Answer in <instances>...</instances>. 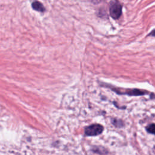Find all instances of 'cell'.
Listing matches in <instances>:
<instances>
[{
	"instance_id": "1",
	"label": "cell",
	"mask_w": 155,
	"mask_h": 155,
	"mask_svg": "<svg viewBox=\"0 0 155 155\" xmlns=\"http://www.w3.org/2000/svg\"><path fill=\"white\" fill-rule=\"evenodd\" d=\"M105 86L107 88H110L115 93L119 95H127L130 96H138L143 95H150L151 93L147 90L139 89V88H123L117 87H114L111 85L106 84Z\"/></svg>"
},
{
	"instance_id": "2",
	"label": "cell",
	"mask_w": 155,
	"mask_h": 155,
	"mask_svg": "<svg viewBox=\"0 0 155 155\" xmlns=\"http://www.w3.org/2000/svg\"><path fill=\"white\" fill-rule=\"evenodd\" d=\"M110 15L114 19H117L120 18L122 12V5L118 1H111L109 5Z\"/></svg>"
},
{
	"instance_id": "3",
	"label": "cell",
	"mask_w": 155,
	"mask_h": 155,
	"mask_svg": "<svg viewBox=\"0 0 155 155\" xmlns=\"http://www.w3.org/2000/svg\"><path fill=\"white\" fill-rule=\"evenodd\" d=\"M104 131V127L98 124H94L85 128V134L87 136H96L101 134Z\"/></svg>"
},
{
	"instance_id": "4",
	"label": "cell",
	"mask_w": 155,
	"mask_h": 155,
	"mask_svg": "<svg viewBox=\"0 0 155 155\" xmlns=\"http://www.w3.org/2000/svg\"><path fill=\"white\" fill-rule=\"evenodd\" d=\"M111 123L114 127H116L117 128H122L125 125L124 121L122 120L117 119V118H112Z\"/></svg>"
},
{
	"instance_id": "5",
	"label": "cell",
	"mask_w": 155,
	"mask_h": 155,
	"mask_svg": "<svg viewBox=\"0 0 155 155\" xmlns=\"http://www.w3.org/2000/svg\"><path fill=\"white\" fill-rule=\"evenodd\" d=\"M32 7L39 12H44L45 11V7H44V5H42V4H41V2H38V1H35L32 3Z\"/></svg>"
},
{
	"instance_id": "6",
	"label": "cell",
	"mask_w": 155,
	"mask_h": 155,
	"mask_svg": "<svg viewBox=\"0 0 155 155\" xmlns=\"http://www.w3.org/2000/svg\"><path fill=\"white\" fill-rule=\"evenodd\" d=\"M147 131L148 133L154 134L155 135V124L152 123L149 125H148L145 128Z\"/></svg>"
},
{
	"instance_id": "7",
	"label": "cell",
	"mask_w": 155,
	"mask_h": 155,
	"mask_svg": "<svg viewBox=\"0 0 155 155\" xmlns=\"http://www.w3.org/2000/svg\"><path fill=\"white\" fill-rule=\"evenodd\" d=\"M148 36H153V37H155V28L153 29L150 33H149L147 35Z\"/></svg>"
}]
</instances>
